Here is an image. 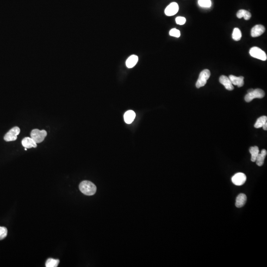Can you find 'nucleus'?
I'll use <instances>...</instances> for the list:
<instances>
[{"instance_id":"4","label":"nucleus","mask_w":267,"mask_h":267,"mask_svg":"<svg viewBox=\"0 0 267 267\" xmlns=\"http://www.w3.org/2000/svg\"><path fill=\"white\" fill-rule=\"evenodd\" d=\"M211 73L208 69H204L199 74L198 80L196 83L197 88H200L206 85L207 81L210 78Z\"/></svg>"},{"instance_id":"26","label":"nucleus","mask_w":267,"mask_h":267,"mask_svg":"<svg viewBox=\"0 0 267 267\" xmlns=\"http://www.w3.org/2000/svg\"><path fill=\"white\" fill-rule=\"evenodd\" d=\"M262 127L263 128L264 130L266 131V130H267V123H265V124Z\"/></svg>"},{"instance_id":"1","label":"nucleus","mask_w":267,"mask_h":267,"mask_svg":"<svg viewBox=\"0 0 267 267\" xmlns=\"http://www.w3.org/2000/svg\"><path fill=\"white\" fill-rule=\"evenodd\" d=\"M79 189L81 192L87 196H93L97 191L95 185L89 181H84L79 185Z\"/></svg>"},{"instance_id":"25","label":"nucleus","mask_w":267,"mask_h":267,"mask_svg":"<svg viewBox=\"0 0 267 267\" xmlns=\"http://www.w3.org/2000/svg\"><path fill=\"white\" fill-rule=\"evenodd\" d=\"M176 22L177 24H179V25H184L186 22V19L184 17H177L176 18Z\"/></svg>"},{"instance_id":"9","label":"nucleus","mask_w":267,"mask_h":267,"mask_svg":"<svg viewBox=\"0 0 267 267\" xmlns=\"http://www.w3.org/2000/svg\"><path fill=\"white\" fill-rule=\"evenodd\" d=\"M219 82L222 85H224L225 88L229 91H232L234 89V86L231 83V81L229 78L225 75H222L219 78Z\"/></svg>"},{"instance_id":"10","label":"nucleus","mask_w":267,"mask_h":267,"mask_svg":"<svg viewBox=\"0 0 267 267\" xmlns=\"http://www.w3.org/2000/svg\"><path fill=\"white\" fill-rule=\"evenodd\" d=\"M265 28L263 25H256L252 28L251 35L252 37H257L261 36L265 32Z\"/></svg>"},{"instance_id":"2","label":"nucleus","mask_w":267,"mask_h":267,"mask_svg":"<svg viewBox=\"0 0 267 267\" xmlns=\"http://www.w3.org/2000/svg\"><path fill=\"white\" fill-rule=\"evenodd\" d=\"M247 94L245 96V100L247 103H249L255 99H262L265 96V92L262 90L256 89L253 90L252 89L248 90Z\"/></svg>"},{"instance_id":"5","label":"nucleus","mask_w":267,"mask_h":267,"mask_svg":"<svg viewBox=\"0 0 267 267\" xmlns=\"http://www.w3.org/2000/svg\"><path fill=\"white\" fill-rule=\"evenodd\" d=\"M249 54L251 56L256 59L263 61L267 60V56L266 53L258 47H254L251 48L249 51Z\"/></svg>"},{"instance_id":"14","label":"nucleus","mask_w":267,"mask_h":267,"mask_svg":"<svg viewBox=\"0 0 267 267\" xmlns=\"http://www.w3.org/2000/svg\"><path fill=\"white\" fill-rule=\"evenodd\" d=\"M136 114L133 110H128L126 112L124 116V120L127 124H131L135 119Z\"/></svg>"},{"instance_id":"17","label":"nucleus","mask_w":267,"mask_h":267,"mask_svg":"<svg viewBox=\"0 0 267 267\" xmlns=\"http://www.w3.org/2000/svg\"><path fill=\"white\" fill-rule=\"evenodd\" d=\"M236 17L239 18L244 17L245 20H248L250 19L251 14L250 12H249L248 11L245 10H240L237 12Z\"/></svg>"},{"instance_id":"12","label":"nucleus","mask_w":267,"mask_h":267,"mask_svg":"<svg viewBox=\"0 0 267 267\" xmlns=\"http://www.w3.org/2000/svg\"><path fill=\"white\" fill-rule=\"evenodd\" d=\"M23 147H24L27 148H36L37 147V143L35 142L31 138L25 137L24 138L22 142Z\"/></svg>"},{"instance_id":"13","label":"nucleus","mask_w":267,"mask_h":267,"mask_svg":"<svg viewBox=\"0 0 267 267\" xmlns=\"http://www.w3.org/2000/svg\"><path fill=\"white\" fill-rule=\"evenodd\" d=\"M247 200V197L244 193H240L236 197L235 202V206L237 208L243 207L245 204Z\"/></svg>"},{"instance_id":"18","label":"nucleus","mask_w":267,"mask_h":267,"mask_svg":"<svg viewBox=\"0 0 267 267\" xmlns=\"http://www.w3.org/2000/svg\"><path fill=\"white\" fill-rule=\"evenodd\" d=\"M249 152L251 154V160L252 162H255L257 156L259 153V148L257 146L251 147L249 148Z\"/></svg>"},{"instance_id":"8","label":"nucleus","mask_w":267,"mask_h":267,"mask_svg":"<svg viewBox=\"0 0 267 267\" xmlns=\"http://www.w3.org/2000/svg\"><path fill=\"white\" fill-rule=\"evenodd\" d=\"M179 8V6L177 3L172 2L165 8V13L167 16H174L178 12Z\"/></svg>"},{"instance_id":"21","label":"nucleus","mask_w":267,"mask_h":267,"mask_svg":"<svg viewBox=\"0 0 267 267\" xmlns=\"http://www.w3.org/2000/svg\"><path fill=\"white\" fill-rule=\"evenodd\" d=\"M242 37V34L240 29L238 28H235L233 30L232 38L235 41H239L241 39Z\"/></svg>"},{"instance_id":"20","label":"nucleus","mask_w":267,"mask_h":267,"mask_svg":"<svg viewBox=\"0 0 267 267\" xmlns=\"http://www.w3.org/2000/svg\"><path fill=\"white\" fill-rule=\"evenodd\" d=\"M60 263V260L58 259H54L53 258H49L46 261V267H56Z\"/></svg>"},{"instance_id":"7","label":"nucleus","mask_w":267,"mask_h":267,"mask_svg":"<svg viewBox=\"0 0 267 267\" xmlns=\"http://www.w3.org/2000/svg\"><path fill=\"white\" fill-rule=\"evenodd\" d=\"M233 184L237 186H240L245 184L246 181V176L244 173H237L231 178Z\"/></svg>"},{"instance_id":"16","label":"nucleus","mask_w":267,"mask_h":267,"mask_svg":"<svg viewBox=\"0 0 267 267\" xmlns=\"http://www.w3.org/2000/svg\"><path fill=\"white\" fill-rule=\"evenodd\" d=\"M138 57L136 55H132L126 61V65L128 68H131L136 66L138 61Z\"/></svg>"},{"instance_id":"19","label":"nucleus","mask_w":267,"mask_h":267,"mask_svg":"<svg viewBox=\"0 0 267 267\" xmlns=\"http://www.w3.org/2000/svg\"><path fill=\"white\" fill-rule=\"evenodd\" d=\"M266 123H267V117L266 116H263L258 119L256 123L254 124V127L256 128L262 127Z\"/></svg>"},{"instance_id":"24","label":"nucleus","mask_w":267,"mask_h":267,"mask_svg":"<svg viewBox=\"0 0 267 267\" xmlns=\"http://www.w3.org/2000/svg\"><path fill=\"white\" fill-rule=\"evenodd\" d=\"M169 35L170 36H173V37L179 38L181 35L180 31L176 28L172 29L170 31Z\"/></svg>"},{"instance_id":"6","label":"nucleus","mask_w":267,"mask_h":267,"mask_svg":"<svg viewBox=\"0 0 267 267\" xmlns=\"http://www.w3.org/2000/svg\"><path fill=\"white\" fill-rule=\"evenodd\" d=\"M20 132V128L18 127H14L5 135L4 136V140L6 142L16 141Z\"/></svg>"},{"instance_id":"15","label":"nucleus","mask_w":267,"mask_h":267,"mask_svg":"<svg viewBox=\"0 0 267 267\" xmlns=\"http://www.w3.org/2000/svg\"><path fill=\"white\" fill-rule=\"evenodd\" d=\"M267 150L264 149H262L261 153L258 154V155L257 156L256 161H255V162H256V164L258 166H262L263 165L265 157L267 155Z\"/></svg>"},{"instance_id":"23","label":"nucleus","mask_w":267,"mask_h":267,"mask_svg":"<svg viewBox=\"0 0 267 267\" xmlns=\"http://www.w3.org/2000/svg\"><path fill=\"white\" fill-rule=\"evenodd\" d=\"M7 230L6 228L0 227V240L5 239L7 235Z\"/></svg>"},{"instance_id":"11","label":"nucleus","mask_w":267,"mask_h":267,"mask_svg":"<svg viewBox=\"0 0 267 267\" xmlns=\"http://www.w3.org/2000/svg\"><path fill=\"white\" fill-rule=\"evenodd\" d=\"M229 78L233 85H236L238 87H242L244 85V77L243 76L236 77L231 75Z\"/></svg>"},{"instance_id":"3","label":"nucleus","mask_w":267,"mask_h":267,"mask_svg":"<svg viewBox=\"0 0 267 267\" xmlns=\"http://www.w3.org/2000/svg\"><path fill=\"white\" fill-rule=\"evenodd\" d=\"M47 135V132L45 130H40L37 129L33 130L30 134L31 138L36 143H41L43 142Z\"/></svg>"},{"instance_id":"22","label":"nucleus","mask_w":267,"mask_h":267,"mask_svg":"<svg viewBox=\"0 0 267 267\" xmlns=\"http://www.w3.org/2000/svg\"><path fill=\"white\" fill-rule=\"evenodd\" d=\"M198 2L201 7H210L211 6V0H198Z\"/></svg>"}]
</instances>
